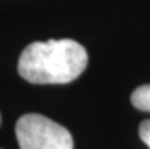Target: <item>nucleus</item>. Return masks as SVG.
<instances>
[{"mask_svg": "<svg viewBox=\"0 0 150 149\" xmlns=\"http://www.w3.org/2000/svg\"><path fill=\"white\" fill-rule=\"evenodd\" d=\"M88 53L74 40L35 41L18 59V73L32 84H67L86 68Z\"/></svg>", "mask_w": 150, "mask_h": 149, "instance_id": "nucleus-1", "label": "nucleus"}, {"mask_svg": "<svg viewBox=\"0 0 150 149\" xmlns=\"http://www.w3.org/2000/svg\"><path fill=\"white\" fill-rule=\"evenodd\" d=\"M20 149H73V137L62 125L41 114H24L17 120Z\"/></svg>", "mask_w": 150, "mask_h": 149, "instance_id": "nucleus-2", "label": "nucleus"}, {"mask_svg": "<svg viewBox=\"0 0 150 149\" xmlns=\"http://www.w3.org/2000/svg\"><path fill=\"white\" fill-rule=\"evenodd\" d=\"M130 101L135 108L141 111H150V84L135 88L130 96Z\"/></svg>", "mask_w": 150, "mask_h": 149, "instance_id": "nucleus-3", "label": "nucleus"}, {"mask_svg": "<svg viewBox=\"0 0 150 149\" xmlns=\"http://www.w3.org/2000/svg\"><path fill=\"white\" fill-rule=\"evenodd\" d=\"M139 137L150 148V119L141 122V125H139Z\"/></svg>", "mask_w": 150, "mask_h": 149, "instance_id": "nucleus-4", "label": "nucleus"}, {"mask_svg": "<svg viewBox=\"0 0 150 149\" xmlns=\"http://www.w3.org/2000/svg\"><path fill=\"white\" fill-rule=\"evenodd\" d=\"M0 120H2V117H0Z\"/></svg>", "mask_w": 150, "mask_h": 149, "instance_id": "nucleus-5", "label": "nucleus"}]
</instances>
